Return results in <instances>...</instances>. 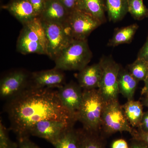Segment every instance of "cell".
I'll use <instances>...</instances> for the list:
<instances>
[{
  "instance_id": "cell-1",
  "label": "cell",
  "mask_w": 148,
  "mask_h": 148,
  "mask_svg": "<svg viewBox=\"0 0 148 148\" xmlns=\"http://www.w3.org/2000/svg\"><path fill=\"white\" fill-rule=\"evenodd\" d=\"M54 88H29L7 101L5 112L10 123V129L17 138L29 137L34 125L41 121L55 120L75 124L77 114L62 104L58 90Z\"/></svg>"
},
{
  "instance_id": "cell-2",
  "label": "cell",
  "mask_w": 148,
  "mask_h": 148,
  "mask_svg": "<svg viewBox=\"0 0 148 148\" xmlns=\"http://www.w3.org/2000/svg\"><path fill=\"white\" fill-rule=\"evenodd\" d=\"M105 102L98 89L83 90L81 106L78 112V121L83 129L98 133L101 129V118Z\"/></svg>"
},
{
  "instance_id": "cell-3",
  "label": "cell",
  "mask_w": 148,
  "mask_h": 148,
  "mask_svg": "<svg viewBox=\"0 0 148 148\" xmlns=\"http://www.w3.org/2000/svg\"><path fill=\"white\" fill-rule=\"evenodd\" d=\"M92 56L87 39H74L54 60L55 68L79 71L88 66Z\"/></svg>"
},
{
  "instance_id": "cell-4",
  "label": "cell",
  "mask_w": 148,
  "mask_h": 148,
  "mask_svg": "<svg viewBox=\"0 0 148 148\" xmlns=\"http://www.w3.org/2000/svg\"><path fill=\"white\" fill-rule=\"evenodd\" d=\"M23 26L16 42L17 51L24 55H47L46 38L40 18L37 17Z\"/></svg>"
},
{
  "instance_id": "cell-5",
  "label": "cell",
  "mask_w": 148,
  "mask_h": 148,
  "mask_svg": "<svg viewBox=\"0 0 148 148\" xmlns=\"http://www.w3.org/2000/svg\"><path fill=\"white\" fill-rule=\"evenodd\" d=\"M101 129L107 135L127 132L132 137L137 130L128 122L118 100L105 103L101 118Z\"/></svg>"
},
{
  "instance_id": "cell-6",
  "label": "cell",
  "mask_w": 148,
  "mask_h": 148,
  "mask_svg": "<svg viewBox=\"0 0 148 148\" xmlns=\"http://www.w3.org/2000/svg\"><path fill=\"white\" fill-rule=\"evenodd\" d=\"M99 62L103 73L98 90L105 103L118 100V75L121 66L111 56H103Z\"/></svg>"
},
{
  "instance_id": "cell-7",
  "label": "cell",
  "mask_w": 148,
  "mask_h": 148,
  "mask_svg": "<svg viewBox=\"0 0 148 148\" xmlns=\"http://www.w3.org/2000/svg\"><path fill=\"white\" fill-rule=\"evenodd\" d=\"M41 21L47 43V55L54 60L74 39L66 26L54 22Z\"/></svg>"
},
{
  "instance_id": "cell-8",
  "label": "cell",
  "mask_w": 148,
  "mask_h": 148,
  "mask_svg": "<svg viewBox=\"0 0 148 148\" xmlns=\"http://www.w3.org/2000/svg\"><path fill=\"white\" fill-rule=\"evenodd\" d=\"M101 24L90 14L75 10L70 13L66 27L73 39L84 40Z\"/></svg>"
},
{
  "instance_id": "cell-9",
  "label": "cell",
  "mask_w": 148,
  "mask_h": 148,
  "mask_svg": "<svg viewBox=\"0 0 148 148\" xmlns=\"http://www.w3.org/2000/svg\"><path fill=\"white\" fill-rule=\"evenodd\" d=\"M30 76L25 71L17 70L3 77L0 82L1 99L10 101L28 89Z\"/></svg>"
},
{
  "instance_id": "cell-10",
  "label": "cell",
  "mask_w": 148,
  "mask_h": 148,
  "mask_svg": "<svg viewBox=\"0 0 148 148\" xmlns=\"http://www.w3.org/2000/svg\"><path fill=\"white\" fill-rule=\"evenodd\" d=\"M75 124L61 121L45 120L34 125L29 135L43 138L53 145L64 131L74 127Z\"/></svg>"
},
{
  "instance_id": "cell-11",
  "label": "cell",
  "mask_w": 148,
  "mask_h": 148,
  "mask_svg": "<svg viewBox=\"0 0 148 148\" xmlns=\"http://www.w3.org/2000/svg\"><path fill=\"white\" fill-rule=\"evenodd\" d=\"M63 71L54 68L51 70L35 72L30 76L29 88H58L64 85L65 80Z\"/></svg>"
},
{
  "instance_id": "cell-12",
  "label": "cell",
  "mask_w": 148,
  "mask_h": 148,
  "mask_svg": "<svg viewBox=\"0 0 148 148\" xmlns=\"http://www.w3.org/2000/svg\"><path fill=\"white\" fill-rule=\"evenodd\" d=\"M58 96L62 104L73 113L77 114L83 97V90L73 82L58 88Z\"/></svg>"
},
{
  "instance_id": "cell-13",
  "label": "cell",
  "mask_w": 148,
  "mask_h": 148,
  "mask_svg": "<svg viewBox=\"0 0 148 148\" xmlns=\"http://www.w3.org/2000/svg\"><path fill=\"white\" fill-rule=\"evenodd\" d=\"M103 70L101 63L87 66L76 74L78 84L83 90L98 89Z\"/></svg>"
},
{
  "instance_id": "cell-14",
  "label": "cell",
  "mask_w": 148,
  "mask_h": 148,
  "mask_svg": "<svg viewBox=\"0 0 148 148\" xmlns=\"http://www.w3.org/2000/svg\"><path fill=\"white\" fill-rule=\"evenodd\" d=\"M70 14L58 0H46L44 10L39 18L41 21L54 22L66 26Z\"/></svg>"
},
{
  "instance_id": "cell-15",
  "label": "cell",
  "mask_w": 148,
  "mask_h": 148,
  "mask_svg": "<svg viewBox=\"0 0 148 148\" xmlns=\"http://www.w3.org/2000/svg\"><path fill=\"white\" fill-rule=\"evenodd\" d=\"M5 8L23 25L38 17L28 0H13Z\"/></svg>"
},
{
  "instance_id": "cell-16",
  "label": "cell",
  "mask_w": 148,
  "mask_h": 148,
  "mask_svg": "<svg viewBox=\"0 0 148 148\" xmlns=\"http://www.w3.org/2000/svg\"><path fill=\"white\" fill-rule=\"evenodd\" d=\"M106 9L103 0H78L76 10L90 14L102 24L106 20Z\"/></svg>"
},
{
  "instance_id": "cell-17",
  "label": "cell",
  "mask_w": 148,
  "mask_h": 148,
  "mask_svg": "<svg viewBox=\"0 0 148 148\" xmlns=\"http://www.w3.org/2000/svg\"><path fill=\"white\" fill-rule=\"evenodd\" d=\"M139 81L131 75L126 69L121 67L118 75V86L119 93L127 101L133 100Z\"/></svg>"
},
{
  "instance_id": "cell-18",
  "label": "cell",
  "mask_w": 148,
  "mask_h": 148,
  "mask_svg": "<svg viewBox=\"0 0 148 148\" xmlns=\"http://www.w3.org/2000/svg\"><path fill=\"white\" fill-rule=\"evenodd\" d=\"M122 106L130 125L134 128L139 127L144 113L141 101L129 100Z\"/></svg>"
},
{
  "instance_id": "cell-19",
  "label": "cell",
  "mask_w": 148,
  "mask_h": 148,
  "mask_svg": "<svg viewBox=\"0 0 148 148\" xmlns=\"http://www.w3.org/2000/svg\"><path fill=\"white\" fill-rule=\"evenodd\" d=\"M138 28V24H134L116 29L112 37L109 40L108 46L114 47L120 45L130 43Z\"/></svg>"
},
{
  "instance_id": "cell-20",
  "label": "cell",
  "mask_w": 148,
  "mask_h": 148,
  "mask_svg": "<svg viewBox=\"0 0 148 148\" xmlns=\"http://www.w3.org/2000/svg\"><path fill=\"white\" fill-rule=\"evenodd\" d=\"M128 0H106V8L110 21L122 20L128 12Z\"/></svg>"
},
{
  "instance_id": "cell-21",
  "label": "cell",
  "mask_w": 148,
  "mask_h": 148,
  "mask_svg": "<svg viewBox=\"0 0 148 148\" xmlns=\"http://www.w3.org/2000/svg\"><path fill=\"white\" fill-rule=\"evenodd\" d=\"M52 145L55 148H79L78 130L74 127H69Z\"/></svg>"
},
{
  "instance_id": "cell-22",
  "label": "cell",
  "mask_w": 148,
  "mask_h": 148,
  "mask_svg": "<svg viewBox=\"0 0 148 148\" xmlns=\"http://www.w3.org/2000/svg\"><path fill=\"white\" fill-rule=\"evenodd\" d=\"M78 131L79 148H106L98 133L88 132L83 129Z\"/></svg>"
},
{
  "instance_id": "cell-23",
  "label": "cell",
  "mask_w": 148,
  "mask_h": 148,
  "mask_svg": "<svg viewBox=\"0 0 148 148\" xmlns=\"http://www.w3.org/2000/svg\"><path fill=\"white\" fill-rule=\"evenodd\" d=\"M127 70L138 81H145L148 75V63L137 58L133 63L128 65Z\"/></svg>"
},
{
  "instance_id": "cell-24",
  "label": "cell",
  "mask_w": 148,
  "mask_h": 148,
  "mask_svg": "<svg viewBox=\"0 0 148 148\" xmlns=\"http://www.w3.org/2000/svg\"><path fill=\"white\" fill-rule=\"evenodd\" d=\"M128 12L137 20H141L148 16V9L143 0H128Z\"/></svg>"
},
{
  "instance_id": "cell-25",
  "label": "cell",
  "mask_w": 148,
  "mask_h": 148,
  "mask_svg": "<svg viewBox=\"0 0 148 148\" xmlns=\"http://www.w3.org/2000/svg\"><path fill=\"white\" fill-rule=\"evenodd\" d=\"M18 143L11 140L8 134V130L3 124L1 120L0 122V148H18Z\"/></svg>"
},
{
  "instance_id": "cell-26",
  "label": "cell",
  "mask_w": 148,
  "mask_h": 148,
  "mask_svg": "<svg viewBox=\"0 0 148 148\" xmlns=\"http://www.w3.org/2000/svg\"><path fill=\"white\" fill-rule=\"evenodd\" d=\"M28 1L32 4L37 17H39L44 10L46 0H28Z\"/></svg>"
},
{
  "instance_id": "cell-27",
  "label": "cell",
  "mask_w": 148,
  "mask_h": 148,
  "mask_svg": "<svg viewBox=\"0 0 148 148\" xmlns=\"http://www.w3.org/2000/svg\"><path fill=\"white\" fill-rule=\"evenodd\" d=\"M17 140L19 148H40L30 140L29 137L17 138Z\"/></svg>"
},
{
  "instance_id": "cell-28",
  "label": "cell",
  "mask_w": 148,
  "mask_h": 148,
  "mask_svg": "<svg viewBox=\"0 0 148 148\" xmlns=\"http://www.w3.org/2000/svg\"><path fill=\"white\" fill-rule=\"evenodd\" d=\"M65 7L69 13L77 9V4L78 0H58Z\"/></svg>"
},
{
  "instance_id": "cell-29",
  "label": "cell",
  "mask_w": 148,
  "mask_h": 148,
  "mask_svg": "<svg viewBox=\"0 0 148 148\" xmlns=\"http://www.w3.org/2000/svg\"><path fill=\"white\" fill-rule=\"evenodd\" d=\"M138 129V130L140 132H148V111L144 113Z\"/></svg>"
},
{
  "instance_id": "cell-30",
  "label": "cell",
  "mask_w": 148,
  "mask_h": 148,
  "mask_svg": "<svg viewBox=\"0 0 148 148\" xmlns=\"http://www.w3.org/2000/svg\"><path fill=\"white\" fill-rule=\"evenodd\" d=\"M137 58L143 59L148 63V36L145 43L138 53Z\"/></svg>"
},
{
  "instance_id": "cell-31",
  "label": "cell",
  "mask_w": 148,
  "mask_h": 148,
  "mask_svg": "<svg viewBox=\"0 0 148 148\" xmlns=\"http://www.w3.org/2000/svg\"><path fill=\"white\" fill-rule=\"evenodd\" d=\"M111 148H130L127 142L123 139H118L114 141Z\"/></svg>"
},
{
  "instance_id": "cell-32",
  "label": "cell",
  "mask_w": 148,
  "mask_h": 148,
  "mask_svg": "<svg viewBox=\"0 0 148 148\" xmlns=\"http://www.w3.org/2000/svg\"><path fill=\"white\" fill-rule=\"evenodd\" d=\"M132 137L134 139L141 140L148 145V132H143L136 130V133Z\"/></svg>"
},
{
  "instance_id": "cell-33",
  "label": "cell",
  "mask_w": 148,
  "mask_h": 148,
  "mask_svg": "<svg viewBox=\"0 0 148 148\" xmlns=\"http://www.w3.org/2000/svg\"><path fill=\"white\" fill-rule=\"evenodd\" d=\"M130 148H148V145L141 140L133 138Z\"/></svg>"
},
{
  "instance_id": "cell-34",
  "label": "cell",
  "mask_w": 148,
  "mask_h": 148,
  "mask_svg": "<svg viewBox=\"0 0 148 148\" xmlns=\"http://www.w3.org/2000/svg\"><path fill=\"white\" fill-rule=\"evenodd\" d=\"M144 82H145V85L141 92L142 95L148 94V75Z\"/></svg>"
},
{
  "instance_id": "cell-35",
  "label": "cell",
  "mask_w": 148,
  "mask_h": 148,
  "mask_svg": "<svg viewBox=\"0 0 148 148\" xmlns=\"http://www.w3.org/2000/svg\"><path fill=\"white\" fill-rule=\"evenodd\" d=\"M143 95L144 96L142 98L141 103L143 104V106H145L148 108V94Z\"/></svg>"
}]
</instances>
